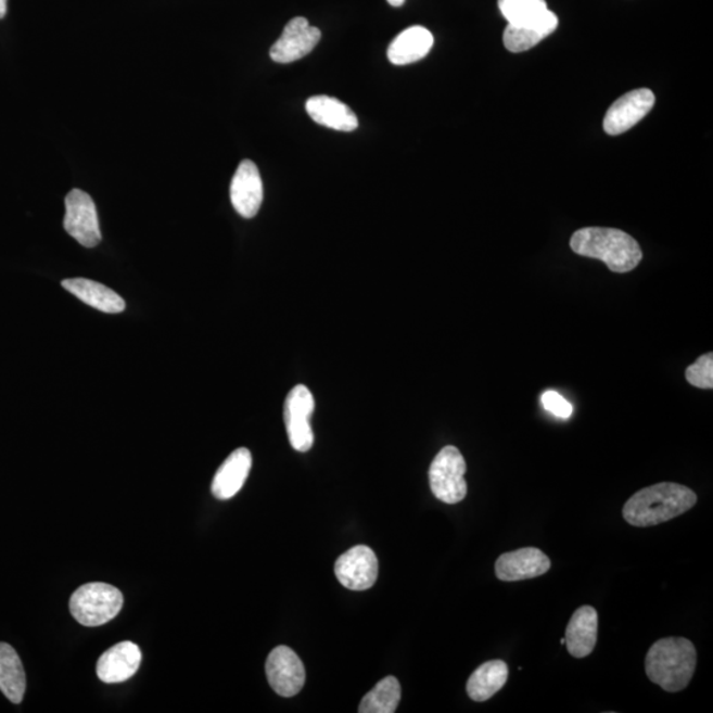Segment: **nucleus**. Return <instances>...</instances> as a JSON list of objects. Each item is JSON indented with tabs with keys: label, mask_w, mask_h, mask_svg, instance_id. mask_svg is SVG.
<instances>
[{
	"label": "nucleus",
	"mask_w": 713,
	"mask_h": 713,
	"mask_svg": "<svg viewBox=\"0 0 713 713\" xmlns=\"http://www.w3.org/2000/svg\"><path fill=\"white\" fill-rule=\"evenodd\" d=\"M551 569V560L535 547H523L520 550L505 552L497 559L496 576L501 582H522L547 574Z\"/></svg>",
	"instance_id": "nucleus-12"
},
{
	"label": "nucleus",
	"mask_w": 713,
	"mask_h": 713,
	"mask_svg": "<svg viewBox=\"0 0 713 713\" xmlns=\"http://www.w3.org/2000/svg\"><path fill=\"white\" fill-rule=\"evenodd\" d=\"M230 199L238 215L243 218L257 216L264 203V182L259 169L252 161H243L230 186Z\"/></svg>",
	"instance_id": "nucleus-13"
},
{
	"label": "nucleus",
	"mask_w": 713,
	"mask_h": 713,
	"mask_svg": "<svg viewBox=\"0 0 713 713\" xmlns=\"http://www.w3.org/2000/svg\"><path fill=\"white\" fill-rule=\"evenodd\" d=\"M599 631V614L594 607L583 606L572 614L565 631V646L569 653L582 660L593 654Z\"/></svg>",
	"instance_id": "nucleus-15"
},
{
	"label": "nucleus",
	"mask_w": 713,
	"mask_h": 713,
	"mask_svg": "<svg viewBox=\"0 0 713 713\" xmlns=\"http://www.w3.org/2000/svg\"><path fill=\"white\" fill-rule=\"evenodd\" d=\"M389 4H392L393 8H402L405 4L406 0H387Z\"/></svg>",
	"instance_id": "nucleus-28"
},
{
	"label": "nucleus",
	"mask_w": 713,
	"mask_h": 713,
	"mask_svg": "<svg viewBox=\"0 0 713 713\" xmlns=\"http://www.w3.org/2000/svg\"><path fill=\"white\" fill-rule=\"evenodd\" d=\"M266 675L272 690L283 698L295 697L306 684V669L288 646H278L268 655Z\"/></svg>",
	"instance_id": "nucleus-8"
},
{
	"label": "nucleus",
	"mask_w": 713,
	"mask_h": 713,
	"mask_svg": "<svg viewBox=\"0 0 713 713\" xmlns=\"http://www.w3.org/2000/svg\"><path fill=\"white\" fill-rule=\"evenodd\" d=\"M467 462L459 449L444 447L432 461L429 478L434 496L444 504H459L467 497Z\"/></svg>",
	"instance_id": "nucleus-5"
},
{
	"label": "nucleus",
	"mask_w": 713,
	"mask_h": 713,
	"mask_svg": "<svg viewBox=\"0 0 713 713\" xmlns=\"http://www.w3.org/2000/svg\"><path fill=\"white\" fill-rule=\"evenodd\" d=\"M686 380L690 385L698 389H712L713 387V355L699 357L697 362L692 364L686 370Z\"/></svg>",
	"instance_id": "nucleus-25"
},
{
	"label": "nucleus",
	"mask_w": 713,
	"mask_h": 713,
	"mask_svg": "<svg viewBox=\"0 0 713 713\" xmlns=\"http://www.w3.org/2000/svg\"><path fill=\"white\" fill-rule=\"evenodd\" d=\"M570 246L582 257L604 262L609 270L625 273L642 260V250L634 238L623 230L584 228L571 237Z\"/></svg>",
	"instance_id": "nucleus-3"
},
{
	"label": "nucleus",
	"mask_w": 713,
	"mask_h": 713,
	"mask_svg": "<svg viewBox=\"0 0 713 713\" xmlns=\"http://www.w3.org/2000/svg\"><path fill=\"white\" fill-rule=\"evenodd\" d=\"M558 24V16L550 10L544 12L538 20L522 24H508L504 33L506 50L513 53L532 50L547 36L555 33Z\"/></svg>",
	"instance_id": "nucleus-16"
},
{
	"label": "nucleus",
	"mask_w": 713,
	"mask_h": 713,
	"mask_svg": "<svg viewBox=\"0 0 713 713\" xmlns=\"http://www.w3.org/2000/svg\"><path fill=\"white\" fill-rule=\"evenodd\" d=\"M253 457L246 448L234 450L219 467L212 483V493L218 499L233 498L242 489L252 471Z\"/></svg>",
	"instance_id": "nucleus-17"
},
{
	"label": "nucleus",
	"mask_w": 713,
	"mask_h": 713,
	"mask_svg": "<svg viewBox=\"0 0 713 713\" xmlns=\"http://www.w3.org/2000/svg\"><path fill=\"white\" fill-rule=\"evenodd\" d=\"M142 653L138 645L130 641L114 645L100 657L97 663V675L103 684H122L136 675Z\"/></svg>",
	"instance_id": "nucleus-14"
},
{
	"label": "nucleus",
	"mask_w": 713,
	"mask_h": 713,
	"mask_svg": "<svg viewBox=\"0 0 713 713\" xmlns=\"http://www.w3.org/2000/svg\"><path fill=\"white\" fill-rule=\"evenodd\" d=\"M697 502L690 487L661 483L634 493L624 505L623 517L634 527L657 526L687 513Z\"/></svg>",
	"instance_id": "nucleus-1"
},
{
	"label": "nucleus",
	"mask_w": 713,
	"mask_h": 713,
	"mask_svg": "<svg viewBox=\"0 0 713 713\" xmlns=\"http://www.w3.org/2000/svg\"><path fill=\"white\" fill-rule=\"evenodd\" d=\"M26 686V673L20 655L12 646L0 642V691L11 703L21 704Z\"/></svg>",
	"instance_id": "nucleus-22"
},
{
	"label": "nucleus",
	"mask_w": 713,
	"mask_h": 713,
	"mask_svg": "<svg viewBox=\"0 0 713 713\" xmlns=\"http://www.w3.org/2000/svg\"><path fill=\"white\" fill-rule=\"evenodd\" d=\"M124 607V595L105 583H90L72 595L69 609L73 617L84 626H101L117 617Z\"/></svg>",
	"instance_id": "nucleus-4"
},
{
	"label": "nucleus",
	"mask_w": 713,
	"mask_h": 713,
	"mask_svg": "<svg viewBox=\"0 0 713 713\" xmlns=\"http://www.w3.org/2000/svg\"><path fill=\"white\" fill-rule=\"evenodd\" d=\"M315 411V398L307 386L297 385L291 390L284 404V423L291 447L297 453H308L314 446V431L310 417Z\"/></svg>",
	"instance_id": "nucleus-7"
},
{
	"label": "nucleus",
	"mask_w": 713,
	"mask_h": 713,
	"mask_svg": "<svg viewBox=\"0 0 713 713\" xmlns=\"http://www.w3.org/2000/svg\"><path fill=\"white\" fill-rule=\"evenodd\" d=\"M8 14V0H0V20Z\"/></svg>",
	"instance_id": "nucleus-27"
},
{
	"label": "nucleus",
	"mask_w": 713,
	"mask_h": 713,
	"mask_svg": "<svg viewBox=\"0 0 713 713\" xmlns=\"http://www.w3.org/2000/svg\"><path fill=\"white\" fill-rule=\"evenodd\" d=\"M560 644L565 645V638L560 639Z\"/></svg>",
	"instance_id": "nucleus-29"
},
{
	"label": "nucleus",
	"mask_w": 713,
	"mask_h": 713,
	"mask_svg": "<svg viewBox=\"0 0 713 713\" xmlns=\"http://www.w3.org/2000/svg\"><path fill=\"white\" fill-rule=\"evenodd\" d=\"M508 679V663L501 660L485 662L468 679L467 692L474 702H486L502 690Z\"/></svg>",
	"instance_id": "nucleus-21"
},
{
	"label": "nucleus",
	"mask_w": 713,
	"mask_h": 713,
	"mask_svg": "<svg viewBox=\"0 0 713 713\" xmlns=\"http://www.w3.org/2000/svg\"><path fill=\"white\" fill-rule=\"evenodd\" d=\"M306 109L309 117L317 125L326 126L328 129L351 132L358 127V119L353 110L333 97H310Z\"/></svg>",
	"instance_id": "nucleus-18"
},
{
	"label": "nucleus",
	"mask_w": 713,
	"mask_h": 713,
	"mask_svg": "<svg viewBox=\"0 0 713 713\" xmlns=\"http://www.w3.org/2000/svg\"><path fill=\"white\" fill-rule=\"evenodd\" d=\"M402 690L395 676H386L373 690L365 695L359 713H394L400 702Z\"/></svg>",
	"instance_id": "nucleus-23"
},
{
	"label": "nucleus",
	"mask_w": 713,
	"mask_h": 713,
	"mask_svg": "<svg viewBox=\"0 0 713 713\" xmlns=\"http://www.w3.org/2000/svg\"><path fill=\"white\" fill-rule=\"evenodd\" d=\"M655 103V96L649 89L632 90L609 107L604 119V130L609 136H620L649 114Z\"/></svg>",
	"instance_id": "nucleus-11"
},
{
	"label": "nucleus",
	"mask_w": 713,
	"mask_h": 713,
	"mask_svg": "<svg viewBox=\"0 0 713 713\" xmlns=\"http://www.w3.org/2000/svg\"><path fill=\"white\" fill-rule=\"evenodd\" d=\"M319 28L309 26L304 17H295L285 26L282 36L271 47L270 56L276 63L290 64L307 56L319 44Z\"/></svg>",
	"instance_id": "nucleus-10"
},
{
	"label": "nucleus",
	"mask_w": 713,
	"mask_h": 713,
	"mask_svg": "<svg viewBox=\"0 0 713 713\" xmlns=\"http://www.w3.org/2000/svg\"><path fill=\"white\" fill-rule=\"evenodd\" d=\"M63 288L88 306L105 314L124 313L126 303L117 292L110 290L106 285L93 282V280L75 278L63 280Z\"/></svg>",
	"instance_id": "nucleus-20"
},
{
	"label": "nucleus",
	"mask_w": 713,
	"mask_h": 713,
	"mask_svg": "<svg viewBox=\"0 0 713 713\" xmlns=\"http://www.w3.org/2000/svg\"><path fill=\"white\" fill-rule=\"evenodd\" d=\"M698 654L690 639L667 637L651 645L645 660L648 678L666 692H679L690 685Z\"/></svg>",
	"instance_id": "nucleus-2"
},
{
	"label": "nucleus",
	"mask_w": 713,
	"mask_h": 713,
	"mask_svg": "<svg viewBox=\"0 0 713 713\" xmlns=\"http://www.w3.org/2000/svg\"><path fill=\"white\" fill-rule=\"evenodd\" d=\"M378 569L374 551L368 546H356L336 560L334 575L347 589L367 590L375 584Z\"/></svg>",
	"instance_id": "nucleus-9"
},
{
	"label": "nucleus",
	"mask_w": 713,
	"mask_h": 713,
	"mask_svg": "<svg viewBox=\"0 0 713 713\" xmlns=\"http://www.w3.org/2000/svg\"><path fill=\"white\" fill-rule=\"evenodd\" d=\"M66 233L85 247H96L102 240L99 215L93 199L81 189H73L65 199Z\"/></svg>",
	"instance_id": "nucleus-6"
},
{
	"label": "nucleus",
	"mask_w": 713,
	"mask_h": 713,
	"mask_svg": "<svg viewBox=\"0 0 713 713\" xmlns=\"http://www.w3.org/2000/svg\"><path fill=\"white\" fill-rule=\"evenodd\" d=\"M434 46V36L422 26H413L396 36L387 50L390 63L408 65L417 63L430 53Z\"/></svg>",
	"instance_id": "nucleus-19"
},
{
	"label": "nucleus",
	"mask_w": 713,
	"mask_h": 713,
	"mask_svg": "<svg viewBox=\"0 0 713 713\" xmlns=\"http://www.w3.org/2000/svg\"><path fill=\"white\" fill-rule=\"evenodd\" d=\"M498 8L508 24L538 20L548 10L546 0H498Z\"/></svg>",
	"instance_id": "nucleus-24"
},
{
	"label": "nucleus",
	"mask_w": 713,
	"mask_h": 713,
	"mask_svg": "<svg viewBox=\"0 0 713 713\" xmlns=\"http://www.w3.org/2000/svg\"><path fill=\"white\" fill-rule=\"evenodd\" d=\"M542 405L552 416L562 419H569L572 416V411H574V407H572L570 402H566L562 395L552 392V390H548V392L542 395Z\"/></svg>",
	"instance_id": "nucleus-26"
}]
</instances>
